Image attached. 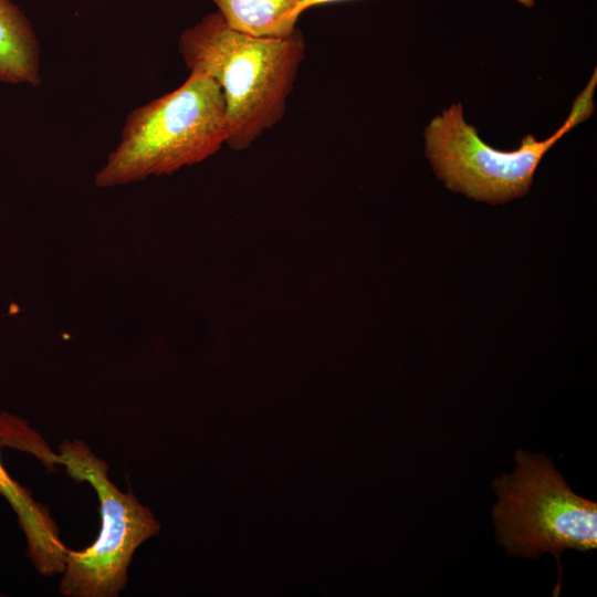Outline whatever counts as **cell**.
Segmentation results:
<instances>
[{
  "mask_svg": "<svg viewBox=\"0 0 597 597\" xmlns=\"http://www.w3.org/2000/svg\"><path fill=\"white\" fill-rule=\"evenodd\" d=\"M306 43L295 28L285 36H254L231 29L217 11L179 38L178 51L190 72L212 78L226 102V145L248 149L282 121Z\"/></svg>",
  "mask_w": 597,
  "mask_h": 597,
  "instance_id": "1",
  "label": "cell"
},
{
  "mask_svg": "<svg viewBox=\"0 0 597 597\" xmlns=\"http://www.w3.org/2000/svg\"><path fill=\"white\" fill-rule=\"evenodd\" d=\"M227 135L220 86L201 73L190 72L179 87L128 114L119 142L96 172L95 184L114 187L172 174L216 154Z\"/></svg>",
  "mask_w": 597,
  "mask_h": 597,
  "instance_id": "2",
  "label": "cell"
},
{
  "mask_svg": "<svg viewBox=\"0 0 597 597\" xmlns=\"http://www.w3.org/2000/svg\"><path fill=\"white\" fill-rule=\"evenodd\" d=\"M498 543L507 555L537 558L552 553L562 572L565 549L597 547V503L572 491L544 453L517 450L515 470L493 479Z\"/></svg>",
  "mask_w": 597,
  "mask_h": 597,
  "instance_id": "3",
  "label": "cell"
},
{
  "mask_svg": "<svg viewBox=\"0 0 597 597\" xmlns=\"http://www.w3.org/2000/svg\"><path fill=\"white\" fill-rule=\"evenodd\" d=\"M32 454L46 464L65 467L75 481L91 484L100 501V533L83 549L67 548L60 593L69 597L118 596L127 585L135 551L159 533L160 524L132 492H122L109 480L107 463L83 441H64L59 454L48 451L43 441Z\"/></svg>",
  "mask_w": 597,
  "mask_h": 597,
  "instance_id": "4",
  "label": "cell"
},
{
  "mask_svg": "<svg viewBox=\"0 0 597 597\" xmlns=\"http://www.w3.org/2000/svg\"><path fill=\"white\" fill-rule=\"evenodd\" d=\"M595 86L596 73L553 136L537 142L528 135L513 151H501L483 143L475 128L465 122L461 104H454L426 127V154L439 178L452 191L490 203L521 197L528 191L544 154L591 115Z\"/></svg>",
  "mask_w": 597,
  "mask_h": 597,
  "instance_id": "5",
  "label": "cell"
},
{
  "mask_svg": "<svg viewBox=\"0 0 597 597\" xmlns=\"http://www.w3.org/2000/svg\"><path fill=\"white\" fill-rule=\"evenodd\" d=\"M0 494L17 514L28 543V555L34 567L45 576L62 574L67 547L45 505L39 504L31 492L13 480L0 461Z\"/></svg>",
  "mask_w": 597,
  "mask_h": 597,
  "instance_id": "6",
  "label": "cell"
},
{
  "mask_svg": "<svg viewBox=\"0 0 597 597\" xmlns=\"http://www.w3.org/2000/svg\"><path fill=\"white\" fill-rule=\"evenodd\" d=\"M40 43L32 24L11 0H0V82L42 83Z\"/></svg>",
  "mask_w": 597,
  "mask_h": 597,
  "instance_id": "7",
  "label": "cell"
},
{
  "mask_svg": "<svg viewBox=\"0 0 597 597\" xmlns=\"http://www.w3.org/2000/svg\"><path fill=\"white\" fill-rule=\"evenodd\" d=\"M233 30L254 36H285L296 28L294 9L303 0H212Z\"/></svg>",
  "mask_w": 597,
  "mask_h": 597,
  "instance_id": "8",
  "label": "cell"
},
{
  "mask_svg": "<svg viewBox=\"0 0 597 597\" xmlns=\"http://www.w3.org/2000/svg\"><path fill=\"white\" fill-rule=\"evenodd\" d=\"M337 1H342V0H303L294 9L293 17L297 20L301 13H303L306 9H310L314 6L326 4V3L337 2Z\"/></svg>",
  "mask_w": 597,
  "mask_h": 597,
  "instance_id": "9",
  "label": "cell"
}]
</instances>
